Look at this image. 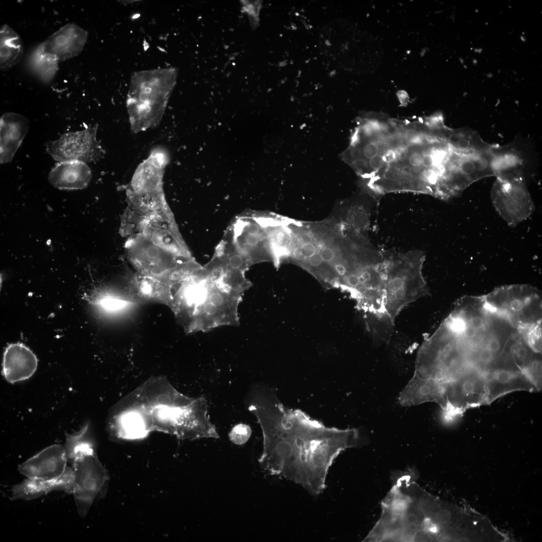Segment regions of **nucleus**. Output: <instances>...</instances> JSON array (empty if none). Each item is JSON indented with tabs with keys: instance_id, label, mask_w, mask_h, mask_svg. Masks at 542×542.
Returning a JSON list of instances; mask_svg holds the SVG:
<instances>
[{
	"instance_id": "1",
	"label": "nucleus",
	"mask_w": 542,
	"mask_h": 542,
	"mask_svg": "<svg viewBox=\"0 0 542 542\" xmlns=\"http://www.w3.org/2000/svg\"><path fill=\"white\" fill-rule=\"evenodd\" d=\"M263 436L261 467L317 495L330 468L343 451L360 442L359 431L328 427L302 411L285 406L273 390L256 388L247 397Z\"/></svg>"
},
{
	"instance_id": "2",
	"label": "nucleus",
	"mask_w": 542,
	"mask_h": 542,
	"mask_svg": "<svg viewBox=\"0 0 542 542\" xmlns=\"http://www.w3.org/2000/svg\"><path fill=\"white\" fill-rule=\"evenodd\" d=\"M450 129L439 114L414 121L389 118L374 131L366 184L375 196L414 192L441 198L451 166Z\"/></svg>"
},
{
	"instance_id": "3",
	"label": "nucleus",
	"mask_w": 542,
	"mask_h": 542,
	"mask_svg": "<svg viewBox=\"0 0 542 542\" xmlns=\"http://www.w3.org/2000/svg\"><path fill=\"white\" fill-rule=\"evenodd\" d=\"M468 364L467 347L445 319L420 347L414 375L407 385L434 389L442 401L444 385Z\"/></svg>"
},
{
	"instance_id": "4",
	"label": "nucleus",
	"mask_w": 542,
	"mask_h": 542,
	"mask_svg": "<svg viewBox=\"0 0 542 542\" xmlns=\"http://www.w3.org/2000/svg\"><path fill=\"white\" fill-rule=\"evenodd\" d=\"M175 72L172 69L144 72L132 79L126 107L132 132L145 131L160 123L175 84Z\"/></svg>"
},
{
	"instance_id": "5",
	"label": "nucleus",
	"mask_w": 542,
	"mask_h": 542,
	"mask_svg": "<svg viewBox=\"0 0 542 542\" xmlns=\"http://www.w3.org/2000/svg\"><path fill=\"white\" fill-rule=\"evenodd\" d=\"M425 258L419 250L387 253L384 305L393 324L405 307L429 294L423 274Z\"/></svg>"
},
{
	"instance_id": "6",
	"label": "nucleus",
	"mask_w": 542,
	"mask_h": 542,
	"mask_svg": "<svg viewBox=\"0 0 542 542\" xmlns=\"http://www.w3.org/2000/svg\"><path fill=\"white\" fill-rule=\"evenodd\" d=\"M483 297L488 309L518 330L541 323V296L535 287L513 285L497 288Z\"/></svg>"
},
{
	"instance_id": "7",
	"label": "nucleus",
	"mask_w": 542,
	"mask_h": 542,
	"mask_svg": "<svg viewBox=\"0 0 542 542\" xmlns=\"http://www.w3.org/2000/svg\"><path fill=\"white\" fill-rule=\"evenodd\" d=\"M442 418L451 422L468 409L487 404L486 373L469 364L444 385Z\"/></svg>"
},
{
	"instance_id": "8",
	"label": "nucleus",
	"mask_w": 542,
	"mask_h": 542,
	"mask_svg": "<svg viewBox=\"0 0 542 542\" xmlns=\"http://www.w3.org/2000/svg\"><path fill=\"white\" fill-rule=\"evenodd\" d=\"M491 196L498 212L511 225L528 217L533 209L530 196L517 170L498 175Z\"/></svg>"
},
{
	"instance_id": "9",
	"label": "nucleus",
	"mask_w": 542,
	"mask_h": 542,
	"mask_svg": "<svg viewBox=\"0 0 542 542\" xmlns=\"http://www.w3.org/2000/svg\"><path fill=\"white\" fill-rule=\"evenodd\" d=\"M72 465V494L78 512L84 517L108 481V476L94 451L81 454L73 461Z\"/></svg>"
},
{
	"instance_id": "10",
	"label": "nucleus",
	"mask_w": 542,
	"mask_h": 542,
	"mask_svg": "<svg viewBox=\"0 0 542 542\" xmlns=\"http://www.w3.org/2000/svg\"><path fill=\"white\" fill-rule=\"evenodd\" d=\"M517 331L507 320L492 312L486 329L468 351L469 363L485 372L504 352Z\"/></svg>"
},
{
	"instance_id": "11",
	"label": "nucleus",
	"mask_w": 542,
	"mask_h": 542,
	"mask_svg": "<svg viewBox=\"0 0 542 542\" xmlns=\"http://www.w3.org/2000/svg\"><path fill=\"white\" fill-rule=\"evenodd\" d=\"M97 125H93L81 131L66 133L47 143V152L59 163L77 161L86 164L99 161L103 157L104 151L97 140Z\"/></svg>"
},
{
	"instance_id": "12",
	"label": "nucleus",
	"mask_w": 542,
	"mask_h": 542,
	"mask_svg": "<svg viewBox=\"0 0 542 542\" xmlns=\"http://www.w3.org/2000/svg\"><path fill=\"white\" fill-rule=\"evenodd\" d=\"M491 315L483 296H465L457 301L446 319L469 349L486 329Z\"/></svg>"
},
{
	"instance_id": "13",
	"label": "nucleus",
	"mask_w": 542,
	"mask_h": 542,
	"mask_svg": "<svg viewBox=\"0 0 542 542\" xmlns=\"http://www.w3.org/2000/svg\"><path fill=\"white\" fill-rule=\"evenodd\" d=\"M487 404L516 391H537L536 387L505 351L486 371Z\"/></svg>"
},
{
	"instance_id": "14",
	"label": "nucleus",
	"mask_w": 542,
	"mask_h": 542,
	"mask_svg": "<svg viewBox=\"0 0 542 542\" xmlns=\"http://www.w3.org/2000/svg\"><path fill=\"white\" fill-rule=\"evenodd\" d=\"M64 447L50 446L19 465L18 470L27 478L50 479L60 476L67 468Z\"/></svg>"
},
{
	"instance_id": "15",
	"label": "nucleus",
	"mask_w": 542,
	"mask_h": 542,
	"mask_svg": "<svg viewBox=\"0 0 542 542\" xmlns=\"http://www.w3.org/2000/svg\"><path fill=\"white\" fill-rule=\"evenodd\" d=\"M74 484L73 468L67 467L60 476L50 479L27 478L14 485L11 490L12 500H29L39 498L53 491L72 493Z\"/></svg>"
},
{
	"instance_id": "16",
	"label": "nucleus",
	"mask_w": 542,
	"mask_h": 542,
	"mask_svg": "<svg viewBox=\"0 0 542 542\" xmlns=\"http://www.w3.org/2000/svg\"><path fill=\"white\" fill-rule=\"evenodd\" d=\"M38 362L36 355L24 344H10L4 353L3 374L12 383L27 379L36 371Z\"/></svg>"
},
{
	"instance_id": "17",
	"label": "nucleus",
	"mask_w": 542,
	"mask_h": 542,
	"mask_svg": "<svg viewBox=\"0 0 542 542\" xmlns=\"http://www.w3.org/2000/svg\"><path fill=\"white\" fill-rule=\"evenodd\" d=\"M87 32L74 23H69L51 35L43 43L61 61L78 55L87 40Z\"/></svg>"
},
{
	"instance_id": "18",
	"label": "nucleus",
	"mask_w": 542,
	"mask_h": 542,
	"mask_svg": "<svg viewBox=\"0 0 542 542\" xmlns=\"http://www.w3.org/2000/svg\"><path fill=\"white\" fill-rule=\"evenodd\" d=\"M1 163L11 162L29 128V121L23 115L14 113L4 114L0 120Z\"/></svg>"
},
{
	"instance_id": "19",
	"label": "nucleus",
	"mask_w": 542,
	"mask_h": 542,
	"mask_svg": "<svg viewBox=\"0 0 542 542\" xmlns=\"http://www.w3.org/2000/svg\"><path fill=\"white\" fill-rule=\"evenodd\" d=\"M91 177V171L86 163L71 161L57 164L50 172L48 180L58 189L73 190L86 188Z\"/></svg>"
},
{
	"instance_id": "20",
	"label": "nucleus",
	"mask_w": 542,
	"mask_h": 542,
	"mask_svg": "<svg viewBox=\"0 0 542 542\" xmlns=\"http://www.w3.org/2000/svg\"><path fill=\"white\" fill-rule=\"evenodd\" d=\"M83 298L91 305L107 314L122 312L136 304L128 298L106 289H95L91 293L85 294Z\"/></svg>"
},
{
	"instance_id": "21",
	"label": "nucleus",
	"mask_w": 542,
	"mask_h": 542,
	"mask_svg": "<svg viewBox=\"0 0 542 542\" xmlns=\"http://www.w3.org/2000/svg\"><path fill=\"white\" fill-rule=\"evenodd\" d=\"M24 54L22 40L17 32L8 25L0 29V67L7 70L19 62Z\"/></svg>"
},
{
	"instance_id": "22",
	"label": "nucleus",
	"mask_w": 542,
	"mask_h": 542,
	"mask_svg": "<svg viewBox=\"0 0 542 542\" xmlns=\"http://www.w3.org/2000/svg\"><path fill=\"white\" fill-rule=\"evenodd\" d=\"M128 294L129 299L135 303L155 301L171 306L172 301V293L166 284L149 278L138 281Z\"/></svg>"
},
{
	"instance_id": "23",
	"label": "nucleus",
	"mask_w": 542,
	"mask_h": 542,
	"mask_svg": "<svg viewBox=\"0 0 542 542\" xmlns=\"http://www.w3.org/2000/svg\"><path fill=\"white\" fill-rule=\"evenodd\" d=\"M31 60L35 71L44 82L51 81L58 70L59 60L46 48L43 43L35 50Z\"/></svg>"
},
{
	"instance_id": "24",
	"label": "nucleus",
	"mask_w": 542,
	"mask_h": 542,
	"mask_svg": "<svg viewBox=\"0 0 542 542\" xmlns=\"http://www.w3.org/2000/svg\"><path fill=\"white\" fill-rule=\"evenodd\" d=\"M64 448L68 460L72 463L80 455L94 451L89 435L88 425L86 424L76 433L66 434Z\"/></svg>"
},
{
	"instance_id": "25",
	"label": "nucleus",
	"mask_w": 542,
	"mask_h": 542,
	"mask_svg": "<svg viewBox=\"0 0 542 542\" xmlns=\"http://www.w3.org/2000/svg\"><path fill=\"white\" fill-rule=\"evenodd\" d=\"M251 434L250 427L244 424L234 426L230 431L229 437L235 444L242 445L247 441Z\"/></svg>"
},
{
	"instance_id": "26",
	"label": "nucleus",
	"mask_w": 542,
	"mask_h": 542,
	"mask_svg": "<svg viewBox=\"0 0 542 542\" xmlns=\"http://www.w3.org/2000/svg\"><path fill=\"white\" fill-rule=\"evenodd\" d=\"M300 252L303 256L308 258L317 252V247L312 242H306L301 245Z\"/></svg>"
},
{
	"instance_id": "27",
	"label": "nucleus",
	"mask_w": 542,
	"mask_h": 542,
	"mask_svg": "<svg viewBox=\"0 0 542 542\" xmlns=\"http://www.w3.org/2000/svg\"><path fill=\"white\" fill-rule=\"evenodd\" d=\"M323 261L330 262L333 260L335 257V252L330 247L325 246L323 247L319 252Z\"/></svg>"
},
{
	"instance_id": "28",
	"label": "nucleus",
	"mask_w": 542,
	"mask_h": 542,
	"mask_svg": "<svg viewBox=\"0 0 542 542\" xmlns=\"http://www.w3.org/2000/svg\"><path fill=\"white\" fill-rule=\"evenodd\" d=\"M309 264L312 266L317 267L320 266L323 260L319 252H316L308 258Z\"/></svg>"
},
{
	"instance_id": "29",
	"label": "nucleus",
	"mask_w": 542,
	"mask_h": 542,
	"mask_svg": "<svg viewBox=\"0 0 542 542\" xmlns=\"http://www.w3.org/2000/svg\"><path fill=\"white\" fill-rule=\"evenodd\" d=\"M346 282L348 285L353 289L359 284L358 276L354 273H350L347 275L346 278Z\"/></svg>"
},
{
	"instance_id": "30",
	"label": "nucleus",
	"mask_w": 542,
	"mask_h": 542,
	"mask_svg": "<svg viewBox=\"0 0 542 542\" xmlns=\"http://www.w3.org/2000/svg\"><path fill=\"white\" fill-rule=\"evenodd\" d=\"M335 269L340 276H344L346 273V266L342 263L336 264L335 265Z\"/></svg>"
}]
</instances>
